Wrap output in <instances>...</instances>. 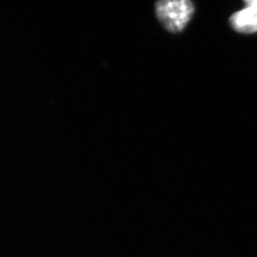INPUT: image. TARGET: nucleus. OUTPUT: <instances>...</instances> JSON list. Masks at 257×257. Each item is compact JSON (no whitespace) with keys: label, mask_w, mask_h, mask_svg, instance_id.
<instances>
[{"label":"nucleus","mask_w":257,"mask_h":257,"mask_svg":"<svg viewBox=\"0 0 257 257\" xmlns=\"http://www.w3.org/2000/svg\"><path fill=\"white\" fill-rule=\"evenodd\" d=\"M194 13L189 0H163L157 3L156 14L161 24L172 33H179L186 28Z\"/></svg>","instance_id":"obj_1"},{"label":"nucleus","mask_w":257,"mask_h":257,"mask_svg":"<svg viewBox=\"0 0 257 257\" xmlns=\"http://www.w3.org/2000/svg\"><path fill=\"white\" fill-rule=\"evenodd\" d=\"M235 31L242 34L257 32V0H246L242 10L235 12L230 19Z\"/></svg>","instance_id":"obj_2"}]
</instances>
